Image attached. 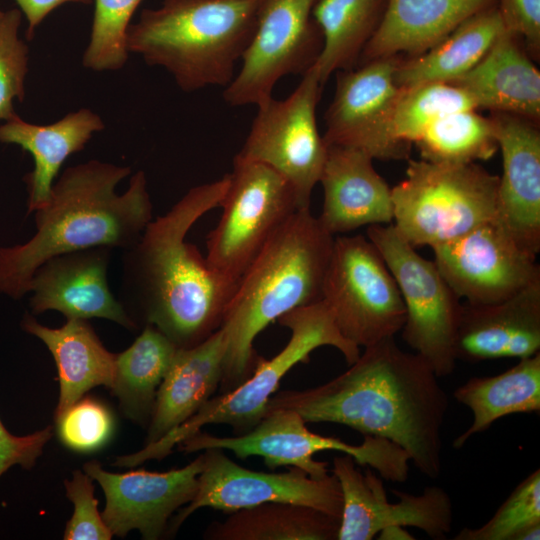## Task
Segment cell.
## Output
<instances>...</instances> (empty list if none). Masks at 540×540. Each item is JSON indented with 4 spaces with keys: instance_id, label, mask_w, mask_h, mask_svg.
<instances>
[{
    "instance_id": "10",
    "label": "cell",
    "mask_w": 540,
    "mask_h": 540,
    "mask_svg": "<svg viewBox=\"0 0 540 540\" xmlns=\"http://www.w3.org/2000/svg\"><path fill=\"white\" fill-rule=\"evenodd\" d=\"M367 237L390 269L405 308L404 342L431 366L449 376L456 367L455 339L463 303L433 260L421 256L393 224L368 226Z\"/></svg>"
},
{
    "instance_id": "43",
    "label": "cell",
    "mask_w": 540,
    "mask_h": 540,
    "mask_svg": "<svg viewBox=\"0 0 540 540\" xmlns=\"http://www.w3.org/2000/svg\"><path fill=\"white\" fill-rule=\"evenodd\" d=\"M540 523L530 525L519 531L512 540H539Z\"/></svg>"
},
{
    "instance_id": "44",
    "label": "cell",
    "mask_w": 540,
    "mask_h": 540,
    "mask_svg": "<svg viewBox=\"0 0 540 540\" xmlns=\"http://www.w3.org/2000/svg\"><path fill=\"white\" fill-rule=\"evenodd\" d=\"M2 13H3V11L0 9V17H1V15H2Z\"/></svg>"
},
{
    "instance_id": "24",
    "label": "cell",
    "mask_w": 540,
    "mask_h": 540,
    "mask_svg": "<svg viewBox=\"0 0 540 540\" xmlns=\"http://www.w3.org/2000/svg\"><path fill=\"white\" fill-rule=\"evenodd\" d=\"M498 2L499 0H389L383 20L365 45L357 65L393 55H421L467 19L498 6Z\"/></svg>"
},
{
    "instance_id": "2",
    "label": "cell",
    "mask_w": 540,
    "mask_h": 540,
    "mask_svg": "<svg viewBox=\"0 0 540 540\" xmlns=\"http://www.w3.org/2000/svg\"><path fill=\"white\" fill-rule=\"evenodd\" d=\"M227 185L226 174L191 188L124 250L120 303L178 348L194 346L221 327L237 285L185 240L203 215L219 207Z\"/></svg>"
},
{
    "instance_id": "4",
    "label": "cell",
    "mask_w": 540,
    "mask_h": 540,
    "mask_svg": "<svg viewBox=\"0 0 540 540\" xmlns=\"http://www.w3.org/2000/svg\"><path fill=\"white\" fill-rule=\"evenodd\" d=\"M335 236L310 208L296 211L270 237L237 281L221 328L227 348L222 393L253 372L254 341L270 323L322 298Z\"/></svg>"
},
{
    "instance_id": "6",
    "label": "cell",
    "mask_w": 540,
    "mask_h": 540,
    "mask_svg": "<svg viewBox=\"0 0 540 540\" xmlns=\"http://www.w3.org/2000/svg\"><path fill=\"white\" fill-rule=\"evenodd\" d=\"M278 321L290 330V339L281 351L270 359L257 358L252 374L240 385L213 396L181 425L140 451L118 457L115 464L132 467L146 460L162 459L174 446L210 424L228 425L238 435L247 433L265 416L282 378L298 363L307 362L315 349L322 346L336 348L348 365L361 353L359 347L341 335L321 300L296 308Z\"/></svg>"
},
{
    "instance_id": "41",
    "label": "cell",
    "mask_w": 540,
    "mask_h": 540,
    "mask_svg": "<svg viewBox=\"0 0 540 540\" xmlns=\"http://www.w3.org/2000/svg\"><path fill=\"white\" fill-rule=\"evenodd\" d=\"M52 435V428L48 426L28 435L16 436L5 428L0 419V478L15 465L32 468Z\"/></svg>"
},
{
    "instance_id": "30",
    "label": "cell",
    "mask_w": 540,
    "mask_h": 540,
    "mask_svg": "<svg viewBox=\"0 0 540 540\" xmlns=\"http://www.w3.org/2000/svg\"><path fill=\"white\" fill-rule=\"evenodd\" d=\"M340 518L292 503L270 502L229 513L204 533L208 540H337Z\"/></svg>"
},
{
    "instance_id": "19",
    "label": "cell",
    "mask_w": 540,
    "mask_h": 540,
    "mask_svg": "<svg viewBox=\"0 0 540 540\" xmlns=\"http://www.w3.org/2000/svg\"><path fill=\"white\" fill-rule=\"evenodd\" d=\"M502 154L495 220L527 252H540V130L539 122L491 112Z\"/></svg>"
},
{
    "instance_id": "31",
    "label": "cell",
    "mask_w": 540,
    "mask_h": 540,
    "mask_svg": "<svg viewBox=\"0 0 540 540\" xmlns=\"http://www.w3.org/2000/svg\"><path fill=\"white\" fill-rule=\"evenodd\" d=\"M389 0H317L312 15L323 46L313 65L324 86L337 71L354 68L386 13Z\"/></svg>"
},
{
    "instance_id": "14",
    "label": "cell",
    "mask_w": 540,
    "mask_h": 540,
    "mask_svg": "<svg viewBox=\"0 0 540 540\" xmlns=\"http://www.w3.org/2000/svg\"><path fill=\"white\" fill-rule=\"evenodd\" d=\"M204 456L197 492L170 520L168 535L174 534L191 514L203 507L232 513L264 503L282 502L312 507L341 518L342 494L332 473L314 478L294 467L280 473L250 470L216 448L204 450Z\"/></svg>"
},
{
    "instance_id": "18",
    "label": "cell",
    "mask_w": 540,
    "mask_h": 540,
    "mask_svg": "<svg viewBox=\"0 0 540 540\" xmlns=\"http://www.w3.org/2000/svg\"><path fill=\"white\" fill-rule=\"evenodd\" d=\"M204 464L203 452L188 465L167 472L111 473L97 461L85 463L83 469L104 491L101 515L112 535L125 537L138 530L143 539L156 540L166 534L172 514L193 500Z\"/></svg>"
},
{
    "instance_id": "9",
    "label": "cell",
    "mask_w": 540,
    "mask_h": 540,
    "mask_svg": "<svg viewBox=\"0 0 540 540\" xmlns=\"http://www.w3.org/2000/svg\"><path fill=\"white\" fill-rule=\"evenodd\" d=\"M321 301L341 335L359 348L395 337L405 322L398 285L367 236L334 238Z\"/></svg>"
},
{
    "instance_id": "11",
    "label": "cell",
    "mask_w": 540,
    "mask_h": 540,
    "mask_svg": "<svg viewBox=\"0 0 540 540\" xmlns=\"http://www.w3.org/2000/svg\"><path fill=\"white\" fill-rule=\"evenodd\" d=\"M227 176L222 215L207 237L206 260L237 282L270 237L302 209L292 185L265 164L235 156Z\"/></svg>"
},
{
    "instance_id": "17",
    "label": "cell",
    "mask_w": 540,
    "mask_h": 540,
    "mask_svg": "<svg viewBox=\"0 0 540 540\" xmlns=\"http://www.w3.org/2000/svg\"><path fill=\"white\" fill-rule=\"evenodd\" d=\"M432 250L440 273L467 304L500 302L540 280L537 256L520 247L495 219Z\"/></svg>"
},
{
    "instance_id": "5",
    "label": "cell",
    "mask_w": 540,
    "mask_h": 540,
    "mask_svg": "<svg viewBox=\"0 0 540 540\" xmlns=\"http://www.w3.org/2000/svg\"><path fill=\"white\" fill-rule=\"evenodd\" d=\"M259 0H163L130 24L127 48L185 92L226 87L256 29Z\"/></svg>"
},
{
    "instance_id": "36",
    "label": "cell",
    "mask_w": 540,
    "mask_h": 540,
    "mask_svg": "<svg viewBox=\"0 0 540 540\" xmlns=\"http://www.w3.org/2000/svg\"><path fill=\"white\" fill-rule=\"evenodd\" d=\"M540 523V470L521 481L493 516L479 527H465L454 540H512L522 529Z\"/></svg>"
},
{
    "instance_id": "27",
    "label": "cell",
    "mask_w": 540,
    "mask_h": 540,
    "mask_svg": "<svg viewBox=\"0 0 540 540\" xmlns=\"http://www.w3.org/2000/svg\"><path fill=\"white\" fill-rule=\"evenodd\" d=\"M21 328L40 339L56 363L60 393L55 418L90 389L112 387L116 354L103 346L86 320L68 319L62 327L50 328L27 313L21 321Z\"/></svg>"
},
{
    "instance_id": "8",
    "label": "cell",
    "mask_w": 540,
    "mask_h": 540,
    "mask_svg": "<svg viewBox=\"0 0 540 540\" xmlns=\"http://www.w3.org/2000/svg\"><path fill=\"white\" fill-rule=\"evenodd\" d=\"M306 424L295 410L273 408L268 409L261 421L247 433L219 437L200 430L177 447L186 453L213 448L229 450L240 459L259 456L272 470L290 466L314 478L330 474L328 463L314 459V455L321 451H336L350 455L358 465L371 468L385 481L402 483L408 479L409 456L395 443L384 438L363 436L361 444L353 445L336 437L316 434Z\"/></svg>"
},
{
    "instance_id": "23",
    "label": "cell",
    "mask_w": 540,
    "mask_h": 540,
    "mask_svg": "<svg viewBox=\"0 0 540 540\" xmlns=\"http://www.w3.org/2000/svg\"><path fill=\"white\" fill-rule=\"evenodd\" d=\"M521 43L519 36L505 30L486 55L451 84L467 92L477 109L539 122L540 72Z\"/></svg>"
},
{
    "instance_id": "16",
    "label": "cell",
    "mask_w": 540,
    "mask_h": 540,
    "mask_svg": "<svg viewBox=\"0 0 540 540\" xmlns=\"http://www.w3.org/2000/svg\"><path fill=\"white\" fill-rule=\"evenodd\" d=\"M401 58H377L337 71L334 97L324 115L327 146L360 149L379 160L409 159L410 147L398 143L392 134L401 92L395 71Z\"/></svg>"
},
{
    "instance_id": "7",
    "label": "cell",
    "mask_w": 540,
    "mask_h": 540,
    "mask_svg": "<svg viewBox=\"0 0 540 540\" xmlns=\"http://www.w3.org/2000/svg\"><path fill=\"white\" fill-rule=\"evenodd\" d=\"M498 182L476 162L411 159L406 177L392 188V224L413 247L432 249L495 219Z\"/></svg>"
},
{
    "instance_id": "22",
    "label": "cell",
    "mask_w": 540,
    "mask_h": 540,
    "mask_svg": "<svg viewBox=\"0 0 540 540\" xmlns=\"http://www.w3.org/2000/svg\"><path fill=\"white\" fill-rule=\"evenodd\" d=\"M319 182L323 207L318 220L331 235L362 226L392 224V188L378 174L366 152L345 146H327Z\"/></svg>"
},
{
    "instance_id": "21",
    "label": "cell",
    "mask_w": 540,
    "mask_h": 540,
    "mask_svg": "<svg viewBox=\"0 0 540 540\" xmlns=\"http://www.w3.org/2000/svg\"><path fill=\"white\" fill-rule=\"evenodd\" d=\"M454 352L470 363L540 352V280L500 302L464 303Z\"/></svg>"
},
{
    "instance_id": "34",
    "label": "cell",
    "mask_w": 540,
    "mask_h": 540,
    "mask_svg": "<svg viewBox=\"0 0 540 540\" xmlns=\"http://www.w3.org/2000/svg\"><path fill=\"white\" fill-rule=\"evenodd\" d=\"M467 109H477L473 99L451 83L433 82L401 88L392 118L393 137L398 143L411 147L435 121Z\"/></svg>"
},
{
    "instance_id": "29",
    "label": "cell",
    "mask_w": 540,
    "mask_h": 540,
    "mask_svg": "<svg viewBox=\"0 0 540 540\" xmlns=\"http://www.w3.org/2000/svg\"><path fill=\"white\" fill-rule=\"evenodd\" d=\"M505 30L497 6L482 11L423 54L401 58L395 82L401 88L451 83L469 72Z\"/></svg>"
},
{
    "instance_id": "42",
    "label": "cell",
    "mask_w": 540,
    "mask_h": 540,
    "mask_svg": "<svg viewBox=\"0 0 540 540\" xmlns=\"http://www.w3.org/2000/svg\"><path fill=\"white\" fill-rule=\"evenodd\" d=\"M24 14L28 26L26 38L31 40L39 24L59 6L65 3H81L89 5L93 0H14Z\"/></svg>"
},
{
    "instance_id": "35",
    "label": "cell",
    "mask_w": 540,
    "mask_h": 540,
    "mask_svg": "<svg viewBox=\"0 0 540 540\" xmlns=\"http://www.w3.org/2000/svg\"><path fill=\"white\" fill-rule=\"evenodd\" d=\"M90 40L82 62L93 71L121 69L128 59L127 32L142 0H93Z\"/></svg>"
},
{
    "instance_id": "40",
    "label": "cell",
    "mask_w": 540,
    "mask_h": 540,
    "mask_svg": "<svg viewBox=\"0 0 540 540\" xmlns=\"http://www.w3.org/2000/svg\"><path fill=\"white\" fill-rule=\"evenodd\" d=\"M505 29L519 36L532 60L540 56V0H499Z\"/></svg>"
},
{
    "instance_id": "33",
    "label": "cell",
    "mask_w": 540,
    "mask_h": 540,
    "mask_svg": "<svg viewBox=\"0 0 540 540\" xmlns=\"http://www.w3.org/2000/svg\"><path fill=\"white\" fill-rule=\"evenodd\" d=\"M421 159L464 164L486 161L499 150L491 117L477 109L450 113L431 124L414 143Z\"/></svg>"
},
{
    "instance_id": "26",
    "label": "cell",
    "mask_w": 540,
    "mask_h": 540,
    "mask_svg": "<svg viewBox=\"0 0 540 540\" xmlns=\"http://www.w3.org/2000/svg\"><path fill=\"white\" fill-rule=\"evenodd\" d=\"M226 348L220 327L202 342L176 350L157 392L147 444L181 425L213 397L222 381Z\"/></svg>"
},
{
    "instance_id": "28",
    "label": "cell",
    "mask_w": 540,
    "mask_h": 540,
    "mask_svg": "<svg viewBox=\"0 0 540 540\" xmlns=\"http://www.w3.org/2000/svg\"><path fill=\"white\" fill-rule=\"evenodd\" d=\"M454 399L466 406L473 419L469 427L453 440L460 449L473 436L489 429L506 416L540 411V352L508 370L485 377H471L453 392Z\"/></svg>"
},
{
    "instance_id": "37",
    "label": "cell",
    "mask_w": 540,
    "mask_h": 540,
    "mask_svg": "<svg viewBox=\"0 0 540 540\" xmlns=\"http://www.w3.org/2000/svg\"><path fill=\"white\" fill-rule=\"evenodd\" d=\"M22 12L3 11L0 17V121L14 117V100L25 95L28 72V47L19 37Z\"/></svg>"
},
{
    "instance_id": "15",
    "label": "cell",
    "mask_w": 540,
    "mask_h": 540,
    "mask_svg": "<svg viewBox=\"0 0 540 540\" xmlns=\"http://www.w3.org/2000/svg\"><path fill=\"white\" fill-rule=\"evenodd\" d=\"M348 454L333 458L332 474L342 494V514L337 540H371L393 527H414L435 540L452 530L453 505L441 487L426 486L420 494L392 490L390 502L383 479L371 468L362 471Z\"/></svg>"
},
{
    "instance_id": "12",
    "label": "cell",
    "mask_w": 540,
    "mask_h": 540,
    "mask_svg": "<svg viewBox=\"0 0 540 540\" xmlns=\"http://www.w3.org/2000/svg\"><path fill=\"white\" fill-rule=\"evenodd\" d=\"M323 87L312 66L288 97L277 100L271 96L256 105L257 114L236 155L282 175L294 188L301 209L310 208L327 157L328 147L316 121Z\"/></svg>"
},
{
    "instance_id": "38",
    "label": "cell",
    "mask_w": 540,
    "mask_h": 540,
    "mask_svg": "<svg viewBox=\"0 0 540 540\" xmlns=\"http://www.w3.org/2000/svg\"><path fill=\"white\" fill-rule=\"evenodd\" d=\"M55 419L61 442L78 452L101 448L114 429L110 411L93 398L78 400Z\"/></svg>"
},
{
    "instance_id": "32",
    "label": "cell",
    "mask_w": 540,
    "mask_h": 540,
    "mask_svg": "<svg viewBox=\"0 0 540 540\" xmlns=\"http://www.w3.org/2000/svg\"><path fill=\"white\" fill-rule=\"evenodd\" d=\"M178 347L156 327L147 324L135 341L116 354L112 387L125 416L150 421L158 389Z\"/></svg>"
},
{
    "instance_id": "25",
    "label": "cell",
    "mask_w": 540,
    "mask_h": 540,
    "mask_svg": "<svg viewBox=\"0 0 540 540\" xmlns=\"http://www.w3.org/2000/svg\"><path fill=\"white\" fill-rule=\"evenodd\" d=\"M104 127L101 117L87 108L68 113L48 125L30 123L18 115L0 125V142L21 147L34 161L32 171L24 177L27 214L46 205L63 163L83 150L93 134Z\"/></svg>"
},
{
    "instance_id": "1",
    "label": "cell",
    "mask_w": 540,
    "mask_h": 540,
    "mask_svg": "<svg viewBox=\"0 0 540 540\" xmlns=\"http://www.w3.org/2000/svg\"><path fill=\"white\" fill-rule=\"evenodd\" d=\"M363 349L328 382L275 393L268 409L289 408L307 423L340 424L387 439L408 454L422 475L437 478L449 408L439 377L419 354L401 349L395 337Z\"/></svg>"
},
{
    "instance_id": "20",
    "label": "cell",
    "mask_w": 540,
    "mask_h": 540,
    "mask_svg": "<svg viewBox=\"0 0 540 540\" xmlns=\"http://www.w3.org/2000/svg\"><path fill=\"white\" fill-rule=\"evenodd\" d=\"M110 247H94L54 256L33 274L28 293L33 314L58 311L66 319L103 318L135 329L119 300L111 292L107 271Z\"/></svg>"
},
{
    "instance_id": "39",
    "label": "cell",
    "mask_w": 540,
    "mask_h": 540,
    "mask_svg": "<svg viewBox=\"0 0 540 540\" xmlns=\"http://www.w3.org/2000/svg\"><path fill=\"white\" fill-rule=\"evenodd\" d=\"M67 497L74 505V512L64 532L66 540H109L112 533L98 512L92 478L77 470L70 481H65Z\"/></svg>"
},
{
    "instance_id": "13",
    "label": "cell",
    "mask_w": 540,
    "mask_h": 540,
    "mask_svg": "<svg viewBox=\"0 0 540 540\" xmlns=\"http://www.w3.org/2000/svg\"><path fill=\"white\" fill-rule=\"evenodd\" d=\"M316 1L259 0L254 36L223 92L227 104L258 105L272 96L282 77L303 75L315 64L323 46L312 15Z\"/></svg>"
},
{
    "instance_id": "3",
    "label": "cell",
    "mask_w": 540,
    "mask_h": 540,
    "mask_svg": "<svg viewBox=\"0 0 540 540\" xmlns=\"http://www.w3.org/2000/svg\"><path fill=\"white\" fill-rule=\"evenodd\" d=\"M130 173L128 166L99 160L66 168L49 201L33 213L35 234L25 243L0 247V293L23 298L35 271L54 256L132 247L153 219V206L143 171L131 177L124 193L116 192Z\"/></svg>"
}]
</instances>
